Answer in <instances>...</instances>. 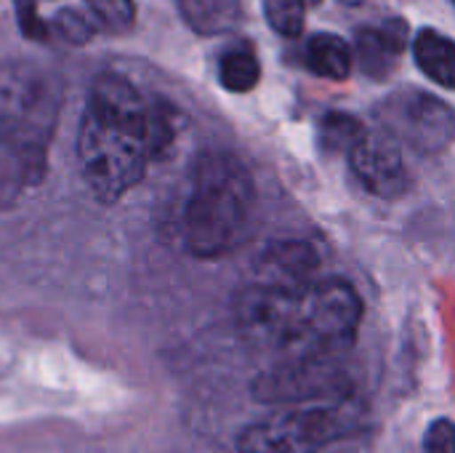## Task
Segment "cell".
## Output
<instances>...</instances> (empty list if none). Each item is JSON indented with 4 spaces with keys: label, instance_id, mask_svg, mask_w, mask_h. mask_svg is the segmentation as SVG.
Instances as JSON below:
<instances>
[{
    "label": "cell",
    "instance_id": "19",
    "mask_svg": "<svg viewBox=\"0 0 455 453\" xmlns=\"http://www.w3.org/2000/svg\"><path fill=\"white\" fill-rule=\"evenodd\" d=\"M427 453H455V425L451 419H437L427 427L424 435Z\"/></svg>",
    "mask_w": 455,
    "mask_h": 453
},
{
    "label": "cell",
    "instance_id": "5",
    "mask_svg": "<svg viewBox=\"0 0 455 453\" xmlns=\"http://www.w3.org/2000/svg\"><path fill=\"white\" fill-rule=\"evenodd\" d=\"M363 414L355 400L307 406L272 414L237 435L240 453H320L360 433Z\"/></svg>",
    "mask_w": 455,
    "mask_h": 453
},
{
    "label": "cell",
    "instance_id": "17",
    "mask_svg": "<svg viewBox=\"0 0 455 453\" xmlns=\"http://www.w3.org/2000/svg\"><path fill=\"white\" fill-rule=\"evenodd\" d=\"M88 8L96 16V21L115 35L128 32L136 19L133 0H88Z\"/></svg>",
    "mask_w": 455,
    "mask_h": 453
},
{
    "label": "cell",
    "instance_id": "8",
    "mask_svg": "<svg viewBox=\"0 0 455 453\" xmlns=\"http://www.w3.org/2000/svg\"><path fill=\"white\" fill-rule=\"evenodd\" d=\"M349 166L357 182L376 198L397 200L411 187L400 144L387 131H365L349 152Z\"/></svg>",
    "mask_w": 455,
    "mask_h": 453
},
{
    "label": "cell",
    "instance_id": "22",
    "mask_svg": "<svg viewBox=\"0 0 455 453\" xmlns=\"http://www.w3.org/2000/svg\"><path fill=\"white\" fill-rule=\"evenodd\" d=\"M453 3H455V0H453Z\"/></svg>",
    "mask_w": 455,
    "mask_h": 453
},
{
    "label": "cell",
    "instance_id": "4",
    "mask_svg": "<svg viewBox=\"0 0 455 453\" xmlns=\"http://www.w3.org/2000/svg\"><path fill=\"white\" fill-rule=\"evenodd\" d=\"M256 184L248 166L227 152L208 150L192 166L184 206V243L197 259H219L240 248L253 224Z\"/></svg>",
    "mask_w": 455,
    "mask_h": 453
},
{
    "label": "cell",
    "instance_id": "2",
    "mask_svg": "<svg viewBox=\"0 0 455 453\" xmlns=\"http://www.w3.org/2000/svg\"><path fill=\"white\" fill-rule=\"evenodd\" d=\"M240 331L275 352L293 358H336L355 344L363 299L344 278L299 286L253 283L235 302Z\"/></svg>",
    "mask_w": 455,
    "mask_h": 453
},
{
    "label": "cell",
    "instance_id": "13",
    "mask_svg": "<svg viewBox=\"0 0 455 453\" xmlns=\"http://www.w3.org/2000/svg\"><path fill=\"white\" fill-rule=\"evenodd\" d=\"M176 3L184 21L200 35L229 32L240 19V8L235 0H176Z\"/></svg>",
    "mask_w": 455,
    "mask_h": 453
},
{
    "label": "cell",
    "instance_id": "16",
    "mask_svg": "<svg viewBox=\"0 0 455 453\" xmlns=\"http://www.w3.org/2000/svg\"><path fill=\"white\" fill-rule=\"evenodd\" d=\"M264 16L275 32L296 37L304 32L307 0H264Z\"/></svg>",
    "mask_w": 455,
    "mask_h": 453
},
{
    "label": "cell",
    "instance_id": "10",
    "mask_svg": "<svg viewBox=\"0 0 455 453\" xmlns=\"http://www.w3.org/2000/svg\"><path fill=\"white\" fill-rule=\"evenodd\" d=\"M405 24L392 19L381 27H360L357 29V56L365 75L384 80L395 67L405 48Z\"/></svg>",
    "mask_w": 455,
    "mask_h": 453
},
{
    "label": "cell",
    "instance_id": "9",
    "mask_svg": "<svg viewBox=\"0 0 455 453\" xmlns=\"http://www.w3.org/2000/svg\"><path fill=\"white\" fill-rule=\"evenodd\" d=\"M320 256L307 240H272L256 262L259 283L269 286H299L309 283Z\"/></svg>",
    "mask_w": 455,
    "mask_h": 453
},
{
    "label": "cell",
    "instance_id": "7",
    "mask_svg": "<svg viewBox=\"0 0 455 453\" xmlns=\"http://www.w3.org/2000/svg\"><path fill=\"white\" fill-rule=\"evenodd\" d=\"M379 120L392 139L435 155L455 142V112L443 99L424 91H403L379 107Z\"/></svg>",
    "mask_w": 455,
    "mask_h": 453
},
{
    "label": "cell",
    "instance_id": "3",
    "mask_svg": "<svg viewBox=\"0 0 455 453\" xmlns=\"http://www.w3.org/2000/svg\"><path fill=\"white\" fill-rule=\"evenodd\" d=\"M59 107L53 75L21 64L0 72V208L40 184Z\"/></svg>",
    "mask_w": 455,
    "mask_h": 453
},
{
    "label": "cell",
    "instance_id": "20",
    "mask_svg": "<svg viewBox=\"0 0 455 453\" xmlns=\"http://www.w3.org/2000/svg\"><path fill=\"white\" fill-rule=\"evenodd\" d=\"M16 16H19V27L27 37L32 40H48L51 37V29L48 24L40 21V16L35 13V3L32 0H16Z\"/></svg>",
    "mask_w": 455,
    "mask_h": 453
},
{
    "label": "cell",
    "instance_id": "12",
    "mask_svg": "<svg viewBox=\"0 0 455 453\" xmlns=\"http://www.w3.org/2000/svg\"><path fill=\"white\" fill-rule=\"evenodd\" d=\"M304 64L309 72L328 77V80H347L352 72V51L349 45L331 32L312 35L304 48Z\"/></svg>",
    "mask_w": 455,
    "mask_h": 453
},
{
    "label": "cell",
    "instance_id": "11",
    "mask_svg": "<svg viewBox=\"0 0 455 453\" xmlns=\"http://www.w3.org/2000/svg\"><path fill=\"white\" fill-rule=\"evenodd\" d=\"M413 56L427 77L455 91V43L451 37L435 29H421L413 40Z\"/></svg>",
    "mask_w": 455,
    "mask_h": 453
},
{
    "label": "cell",
    "instance_id": "6",
    "mask_svg": "<svg viewBox=\"0 0 455 453\" xmlns=\"http://www.w3.org/2000/svg\"><path fill=\"white\" fill-rule=\"evenodd\" d=\"M251 395L264 406H309V403H344L355 395L352 371L336 358H293L269 371H261Z\"/></svg>",
    "mask_w": 455,
    "mask_h": 453
},
{
    "label": "cell",
    "instance_id": "18",
    "mask_svg": "<svg viewBox=\"0 0 455 453\" xmlns=\"http://www.w3.org/2000/svg\"><path fill=\"white\" fill-rule=\"evenodd\" d=\"M48 29H51V35H56V37H61L67 43H75V45L88 43L91 35H93V24L83 13H77L72 8L59 11V16L48 24Z\"/></svg>",
    "mask_w": 455,
    "mask_h": 453
},
{
    "label": "cell",
    "instance_id": "21",
    "mask_svg": "<svg viewBox=\"0 0 455 453\" xmlns=\"http://www.w3.org/2000/svg\"><path fill=\"white\" fill-rule=\"evenodd\" d=\"M307 3H320V0H307Z\"/></svg>",
    "mask_w": 455,
    "mask_h": 453
},
{
    "label": "cell",
    "instance_id": "1",
    "mask_svg": "<svg viewBox=\"0 0 455 453\" xmlns=\"http://www.w3.org/2000/svg\"><path fill=\"white\" fill-rule=\"evenodd\" d=\"M173 136L163 104L147 101L128 77L104 72L91 83L80 120V176L99 203L115 206L144 179L149 163L165 155Z\"/></svg>",
    "mask_w": 455,
    "mask_h": 453
},
{
    "label": "cell",
    "instance_id": "15",
    "mask_svg": "<svg viewBox=\"0 0 455 453\" xmlns=\"http://www.w3.org/2000/svg\"><path fill=\"white\" fill-rule=\"evenodd\" d=\"M365 136L363 123L355 115L347 112H328L320 117L317 125V142L325 152L336 155V152H352L355 144Z\"/></svg>",
    "mask_w": 455,
    "mask_h": 453
},
{
    "label": "cell",
    "instance_id": "14",
    "mask_svg": "<svg viewBox=\"0 0 455 453\" xmlns=\"http://www.w3.org/2000/svg\"><path fill=\"white\" fill-rule=\"evenodd\" d=\"M261 77V64L248 43H232L219 56V80L232 93H245L256 88Z\"/></svg>",
    "mask_w": 455,
    "mask_h": 453
}]
</instances>
